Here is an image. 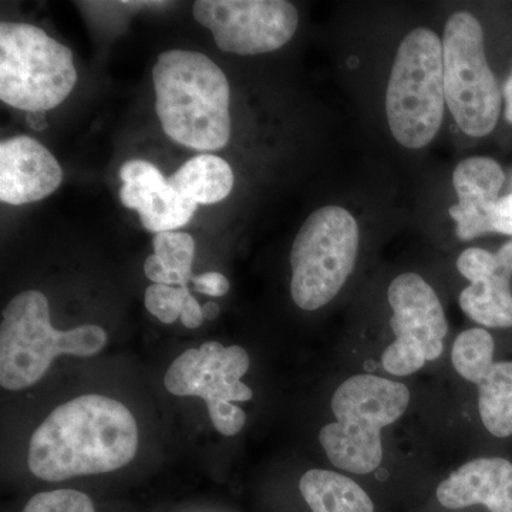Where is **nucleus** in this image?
<instances>
[{
	"mask_svg": "<svg viewBox=\"0 0 512 512\" xmlns=\"http://www.w3.org/2000/svg\"><path fill=\"white\" fill-rule=\"evenodd\" d=\"M138 427L117 400L84 394L56 407L29 441L33 476L50 483L111 473L136 457Z\"/></svg>",
	"mask_w": 512,
	"mask_h": 512,
	"instance_id": "nucleus-1",
	"label": "nucleus"
},
{
	"mask_svg": "<svg viewBox=\"0 0 512 512\" xmlns=\"http://www.w3.org/2000/svg\"><path fill=\"white\" fill-rule=\"evenodd\" d=\"M156 111L175 143L217 151L231 138L227 76L210 57L191 50H168L153 69Z\"/></svg>",
	"mask_w": 512,
	"mask_h": 512,
	"instance_id": "nucleus-2",
	"label": "nucleus"
},
{
	"mask_svg": "<svg viewBox=\"0 0 512 512\" xmlns=\"http://www.w3.org/2000/svg\"><path fill=\"white\" fill-rule=\"evenodd\" d=\"M106 343V330L97 325L53 328L45 293H19L2 315L0 384L12 392L26 389L46 375L57 356H94Z\"/></svg>",
	"mask_w": 512,
	"mask_h": 512,
	"instance_id": "nucleus-3",
	"label": "nucleus"
},
{
	"mask_svg": "<svg viewBox=\"0 0 512 512\" xmlns=\"http://www.w3.org/2000/svg\"><path fill=\"white\" fill-rule=\"evenodd\" d=\"M410 392L403 383L375 375H356L332 397L335 423L319 441L330 463L353 474H370L382 463V430L406 413Z\"/></svg>",
	"mask_w": 512,
	"mask_h": 512,
	"instance_id": "nucleus-4",
	"label": "nucleus"
},
{
	"mask_svg": "<svg viewBox=\"0 0 512 512\" xmlns=\"http://www.w3.org/2000/svg\"><path fill=\"white\" fill-rule=\"evenodd\" d=\"M443 42L433 30H412L397 49L386 92V114L393 137L419 150L443 123Z\"/></svg>",
	"mask_w": 512,
	"mask_h": 512,
	"instance_id": "nucleus-5",
	"label": "nucleus"
},
{
	"mask_svg": "<svg viewBox=\"0 0 512 512\" xmlns=\"http://www.w3.org/2000/svg\"><path fill=\"white\" fill-rule=\"evenodd\" d=\"M73 52L28 23L0 25V100L15 109H55L73 92Z\"/></svg>",
	"mask_w": 512,
	"mask_h": 512,
	"instance_id": "nucleus-6",
	"label": "nucleus"
},
{
	"mask_svg": "<svg viewBox=\"0 0 512 512\" xmlns=\"http://www.w3.org/2000/svg\"><path fill=\"white\" fill-rule=\"evenodd\" d=\"M359 227L345 208L323 207L303 222L291 251V293L303 311L335 299L355 268Z\"/></svg>",
	"mask_w": 512,
	"mask_h": 512,
	"instance_id": "nucleus-7",
	"label": "nucleus"
},
{
	"mask_svg": "<svg viewBox=\"0 0 512 512\" xmlns=\"http://www.w3.org/2000/svg\"><path fill=\"white\" fill-rule=\"evenodd\" d=\"M441 42L448 110L467 136H488L497 127L503 100L485 56L483 26L471 13H454Z\"/></svg>",
	"mask_w": 512,
	"mask_h": 512,
	"instance_id": "nucleus-8",
	"label": "nucleus"
},
{
	"mask_svg": "<svg viewBox=\"0 0 512 512\" xmlns=\"http://www.w3.org/2000/svg\"><path fill=\"white\" fill-rule=\"evenodd\" d=\"M249 370L247 350L241 346H224L205 342L198 349L185 350L168 367L165 389L175 396L201 397L215 430L232 437L244 429L247 414L237 402L254 397L251 387L242 382Z\"/></svg>",
	"mask_w": 512,
	"mask_h": 512,
	"instance_id": "nucleus-9",
	"label": "nucleus"
},
{
	"mask_svg": "<svg viewBox=\"0 0 512 512\" xmlns=\"http://www.w3.org/2000/svg\"><path fill=\"white\" fill-rule=\"evenodd\" d=\"M387 298L396 340L383 353V369L394 376L413 375L443 353L448 332L446 313L434 289L413 272L393 279Z\"/></svg>",
	"mask_w": 512,
	"mask_h": 512,
	"instance_id": "nucleus-10",
	"label": "nucleus"
},
{
	"mask_svg": "<svg viewBox=\"0 0 512 512\" xmlns=\"http://www.w3.org/2000/svg\"><path fill=\"white\" fill-rule=\"evenodd\" d=\"M192 15L222 52L239 56L281 49L299 25L298 10L285 0H198Z\"/></svg>",
	"mask_w": 512,
	"mask_h": 512,
	"instance_id": "nucleus-11",
	"label": "nucleus"
},
{
	"mask_svg": "<svg viewBox=\"0 0 512 512\" xmlns=\"http://www.w3.org/2000/svg\"><path fill=\"white\" fill-rule=\"evenodd\" d=\"M120 200L136 210L141 224L150 232H171L191 221L198 204L184 198L148 161L130 160L120 168Z\"/></svg>",
	"mask_w": 512,
	"mask_h": 512,
	"instance_id": "nucleus-12",
	"label": "nucleus"
},
{
	"mask_svg": "<svg viewBox=\"0 0 512 512\" xmlns=\"http://www.w3.org/2000/svg\"><path fill=\"white\" fill-rule=\"evenodd\" d=\"M457 269L470 281L460 293V308L468 318L487 328L512 326V271L497 254L468 248L460 255Z\"/></svg>",
	"mask_w": 512,
	"mask_h": 512,
	"instance_id": "nucleus-13",
	"label": "nucleus"
},
{
	"mask_svg": "<svg viewBox=\"0 0 512 512\" xmlns=\"http://www.w3.org/2000/svg\"><path fill=\"white\" fill-rule=\"evenodd\" d=\"M63 170L45 146L29 136L0 144V200L25 205L49 197L60 187Z\"/></svg>",
	"mask_w": 512,
	"mask_h": 512,
	"instance_id": "nucleus-14",
	"label": "nucleus"
},
{
	"mask_svg": "<svg viewBox=\"0 0 512 512\" xmlns=\"http://www.w3.org/2000/svg\"><path fill=\"white\" fill-rule=\"evenodd\" d=\"M504 171L497 161L487 157H471L461 161L453 174L458 204L450 208L451 218L457 222V237L473 241L493 234V217Z\"/></svg>",
	"mask_w": 512,
	"mask_h": 512,
	"instance_id": "nucleus-15",
	"label": "nucleus"
},
{
	"mask_svg": "<svg viewBox=\"0 0 512 512\" xmlns=\"http://www.w3.org/2000/svg\"><path fill=\"white\" fill-rule=\"evenodd\" d=\"M437 500L448 510L484 505L490 512H512V464L500 457L470 461L441 481Z\"/></svg>",
	"mask_w": 512,
	"mask_h": 512,
	"instance_id": "nucleus-16",
	"label": "nucleus"
},
{
	"mask_svg": "<svg viewBox=\"0 0 512 512\" xmlns=\"http://www.w3.org/2000/svg\"><path fill=\"white\" fill-rule=\"evenodd\" d=\"M299 490L312 512H375L366 491L352 478L335 471H306Z\"/></svg>",
	"mask_w": 512,
	"mask_h": 512,
	"instance_id": "nucleus-17",
	"label": "nucleus"
},
{
	"mask_svg": "<svg viewBox=\"0 0 512 512\" xmlns=\"http://www.w3.org/2000/svg\"><path fill=\"white\" fill-rule=\"evenodd\" d=\"M167 183L184 198L195 204L211 205L221 202L234 188L231 165L221 157L200 154L192 157L168 178Z\"/></svg>",
	"mask_w": 512,
	"mask_h": 512,
	"instance_id": "nucleus-18",
	"label": "nucleus"
},
{
	"mask_svg": "<svg viewBox=\"0 0 512 512\" xmlns=\"http://www.w3.org/2000/svg\"><path fill=\"white\" fill-rule=\"evenodd\" d=\"M478 410L485 429L498 439L512 434V362L494 363L477 384Z\"/></svg>",
	"mask_w": 512,
	"mask_h": 512,
	"instance_id": "nucleus-19",
	"label": "nucleus"
},
{
	"mask_svg": "<svg viewBox=\"0 0 512 512\" xmlns=\"http://www.w3.org/2000/svg\"><path fill=\"white\" fill-rule=\"evenodd\" d=\"M451 362L458 375L468 382L480 383L494 366L493 336L481 328L461 333L454 342Z\"/></svg>",
	"mask_w": 512,
	"mask_h": 512,
	"instance_id": "nucleus-20",
	"label": "nucleus"
},
{
	"mask_svg": "<svg viewBox=\"0 0 512 512\" xmlns=\"http://www.w3.org/2000/svg\"><path fill=\"white\" fill-rule=\"evenodd\" d=\"M154 255L168 271L183 276L192 282V261L195 255V241L187 232H160L153 239Z\"/></svg>",
	"mask_w": 512,
	"mask_h": 512,
	"instance_id": "nucleus-21",
	"label": "nucleus"
},
{
	"mask_svg": "<svg viewBox=\"0 0 512 512\" xmlns=\"http://www.w3.org/2000/svg\"><path fill=\"white\" fill-rule=\"evenodd\" d=\"M191 295L188 286L153 284L144 293L147 311L165 325L177 322L184 311L185 301Z\"/></svg>",
	"mask_w": 512,
	"mask_h": 512,
	"instance_id": "nucleus-22",
	"label": "nucleus"
},
{
	"mask_svg": "<svg viewBox=\"0 0 512 512\" xmlns=\"http://www.w3.org/2000/svg\"><path fill=\"white\" fill-rule=\"evenodd\" d=\"M23 512H96L92 498L80 491H46L30 498Z\"/></svg>",
	"mask_w": 512,
	"mask_h": 512,
	"instance_id": "nucleus-23",
	"label": "nucleus"
},
{
	"mask_svg": "<svg viewBox=\"0 0 512 512\" xmlns=\"http://www.w3.org/2000/svg\"><path fill=\"white\" fill-rule=\"evenodd\" d=\"M144 274L153 284L168 286H188L183 276L168 271L157 255H150L144 262Z\"/></svg>",
	"mask_w": 512,
	"mask_h": 512,
	"instance_id": "nucleus-24",
	"label": "nucleus"
},
{
	"mask_svg": "<svg viewBox=\"0 0 512 512\" xmlns=\"http://www.w3.org/2000/svg\"><path fill=\"white\" fill-rule=\"evenodd\" d=\"M192 284L198 292L204 295L214 296V298H221L229 292V281L227 276L220 274V272H205V274L197 275L192 278Z\"/></svg>",
	"mask_w": 512,
	"mask_h": 512,
	"instance_id": "nucleus-25",
	"label": "nucleus"
},
{
	"mask_svg": "<svg viewBox=\"0 0 512 512\" xmlns=\"http://www.w3.org/2000/svg\"><path fill=\"white\" fill-rule=\"evenodd\" d=\"M493 232L512 235V194L498 201L493 217Z\"/></svg>",
	"mask_w": 512,
	"mask_h": 512,
	"instance_id": "nucleus-26",
	"label": "nucleus"
},
{
	"mask_svg": "<svg viewBox=\"0 0 512 512\" xmlns=\"http://www.w3.org/2000/svg\"><path fill=\"white\" fill-rule=\"evenodd\" d=\"M181 322L185 328L197 329L200 328L202 322H204V315H202V306L200 302L194 298V296H188L185 301L184 311L181 313Z\"/></svg>",
	"mask_w": 512,
	"mask_h": 512,
	"instance_id": "nucleus-27",
	"label": "nucleus"
},
{
	"mask_svg": "<svg viewBox=\"0 0 512 512\" xmlns=\"http://www.w3.org/2000/svg\"><path fill=\"white\" fill-rule=\"evenodd\" d=\"M26 124H28L30 130L45 131L46 128L49 127V121H47L46 111H29V113L26 114Z\"/></svg>",
	"mask_w": 512,
	"mask_h": 512,
	"instance_id": "nucleus-28",
	"label": "nucleus"
},
{
	"mask_svg": "<svg viewBox=\"0 0 512 512\" xmlns=\"http://www.w3.org/2000/svg\"><path fill=\"white\" fill-rule=\"evenodd\" d=\"M505 119L512 124V73L504 87Z\"/></svg>",
	"mask_w": 512,
	"mask_h": 512,
	"instance_id": "nucleus-29",
	"label": "nucleus"
},
{
	"mask_svg": "<svg viewBox=\"0 0 512 512\" xmlns=\"http://www.w3.org/2000/svg\"><path fill=\"white\" fill-rule=\"evenodd\" d=\"M221 308L217 302H207L204 306H202V315H204V319L214 320L220 316Z\"/></svg>",
	"mask_w": 512,
	"mask_h": 512,
	"instance_id": "nucleus-30",
	"label": "nucleus"
}]
</instances>
